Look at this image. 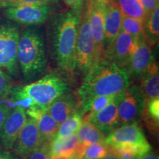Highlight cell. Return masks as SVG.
I'll list each match as a JSON object with an SVG mask.
<instances>
[{
	"mask_svg": "<svg viewBox=\"0 0 159 159\" xmlns=\"http://www.w3.org/2000/svg\"><path fill=\"white\" fill-rule=\"evenodd\" d=\"M117 94H111V95H104V96H99L91 101L89 105L88 110H87L86 115L91 116V115L99 112L102 109L107 106L109 103L112 102L117 96Z\"/></svg>",
	"mask_w": 159,
	"mask_h": 159,
	"instance_id": "28",
	"label": "cell"
},
{
	"mask_svg": "<svg viewBox=\"0 0 159 159\" xmlns=\"http://www.w3.org/2000/svg\"><path fill=\"white\" fill-rule=\"evenodd\" d=\"M103 159H120V158H117L116 156H114V155L109 153V154L108 155V156H107L106 157H105V158H104Z\"/></svg>",
	"mask_w": 159,
	"mask_h": 159,
	"instance_id": "38",
	"label": "cell"
},
{
	"mask_svg": "<svg viewBox=\"0 0 159 159\" xmlns=\"http://www.w3.org/2000/svg\"><path fill=\"white\" fill-rule=\"evenodd\" d=\"M26 114L36 122L42 142H51L56 136L59 125L49 114L48 110L31 108L27 109Z\"/></svg>",
	"mask_w": 159,
	"mask_h": 159,
	"instance_id": "17",
	"label": "cell"
},
{
	"mask_svg": "<svg viewBox=\"0 0 159 159\" xmlns=\"http://www.w3.org/2000/svg\"><path fill=\"white\" fill-rule=\"evenodd\" d=\"M139 39L122 30L105 52V58L110 60L119 67L127 70L131 57L136 50Z\"/></svg>",
	"mask_w": 159,
	"mask_h": 159,
	"instance_id": "10",
	"label": "cell"
},
{
	"mask_svg": "<svg viewBox=\"0 0 159 159\" xmlns=\"http://www.w3.org/2000/svg\"><path fill=\"white\" fill-rule=\"evenodd\" d=\"M130 85L128 71L104 58L93 66L85 74L84 80L77 91V101L80 114H86L95 97L124 92Z\"/></svg>",
	"mask_w": 159,
	"mask_h": 159,
	"instance_id": "1",
	"label": "cell"
},
{
	"mask_svg": "<svg viewBox=\"0 0 159 159\" xmlns=\"http://www.w3.org/2000/svg\"><path fill=\"white\" fill-rule=\"evenodd\" d=\"M124 16L134 18L145 23L148 13L139 0H115Z\"/></svg>",
	"mask_w": 159,
	"mask_h": 159,
	"instance_id": "23",
	"label": "cell"
},
{
	"mask_svg": "<svg viewBox=\"0 0 159 159\" xmlns=\"http://www.w3.org/2000/svg\"><path fill=\"white\" fill-rule=\"evenodd\" d=\"M109 154V148L105 142H98L85 146L80 159H103Z\"/></svg>",
	"mask_w": 159,
	"mask_h": 159,
	"instance_id": "26",
	"label": "cell"
},
{
	"mask_svg": "<svg viewBox=\"0 0 159 159\" xmlns=\"http://www.w3.org/2000/svg\"><path fill=\"white\" fill-rule=\"evenodd\" d=\"M122 13L115 2L105 5L104 18L105 55L114 43L119 33L122 31Z\"/></svg>",
	"mask_w": 159,
	"mask_h": 159,
	"instance_id": "16",
	"label": "cell"
},
{
	"mask_svg": "<svg viewBox=\"0 0 159 159\" xmlns=\"http://www.w3.org/2000/svg\"><path fill=\"white\" fill-rule=\"evenodd\" d=\"M78 139V148L77 154L81 156L85 146L98 142H105V135L91 122L90 119L85 116L79 130L77 133Z\"/></svg>",
	"mask_w": 159,
	"mask_h": 159,
	"instance_id": "20",
	"label": "cell"
},
{
	"mask_svg": "<svg viewBox=\"0 0 159 159\" xmlns=\"http://www.w3.org/2000/svg\"><path fill=\"white\" fill-rule=\"evenodd\" d=\"M124 93L125 91L117 94L112 102L109 103L107 106H105L99 112L91 116L85 115V116L90 119L91 122L105 135L109 134L116 128L120 126L118 115V105L124 95Z\"/></svg>",
	"mask_w": 159,
	"mask_h": 159,
	"instance_id": "14",
	"label": "cell"
},
{
	"mask_svg": "<svg viewBox=\"0 0 159 159\" xmlns=\"http://www.w3.org/2000/svg\"><path fill=\"white\" fill-rule=\"evenodd\" d=\"M27 116L26 109L24 108L16 106L11 109L0 134V142L4 149H13L19 132L27 118Z\"/></svg>",
	"mask_w": 159,
	"mask_h": 159,
	"instance_id": "13",
	"label": "cell"
},
{
	"mask_svg": "<svg viewBox=\"0 0 159 159\" xmlns=\"http://www.w3.org/2000/svg\"><path fill=\"white\" fill-rule=\"evenodd\" d=\"M79 142L77 134L55 137L50 142L52 156L69 157L76 154Z\"/></svg>",
	"mask_w": 159,
	"mask_h": 159,
	"instance_id": "21",
	"label": "cell"
},
{
	"mask_svg": "<svg viewBox=\"0 0 159 159\" xmlns=\"http://www.w3.org/2000/svg\"><path fill=\"white\" fill-rule=\"evenodd\" d=\"M148 142L138 122L122 125L105 137V143L108 147L130 146Z\"/></svg>",
	"mask_w": 159,
	"mask_h": 159,
	"instance_id": "12",
	"label": "cell"
},
{
	"mask_svg": "<svg viewBox=\"0 0 159 159\" xmlns=\"http://www.w3.org/2000/svg\"><path fill=\"white\" fill-rule=\"evenodd\" d=\"M79 108L77 98L70 92H66L57 97L49 105V114L56 121L58 125L61 124L66 119L77 112Z\"/></svg>",
	"mask_w": 159,
	"mask_h": 159,
	"instance_id": "18",
	"label": "cell"
},
{
	"mask_svg": "<svg viewBox=\"0 0 159 159\" xmlns=\"http://www.w3.org/2000/svg\"><path fill=\"white\" fill-rule=\"evenodd\" d=\"M144 104L145 99L139 85H130L118 105L120 125L138 122L142 118Z\"/></svg>",
	"mask_w": 159,
	"mask_h": 159,
	"instance_id": "7",
	"label": "cell"
},
{
	"mask_svg": "<svg viewBox=\"0 0 159 159\" xmlns=\"http://www.w3.org/2000/svg\"><path fill=\"white\" fill-rule=\"evenodd\" d=\"M153 58L152 49L145 40L144 36L139 38L136 50L131 57L130 63L127 69L130 77L140 79Z\"/></svg>",
	"mask_w": 159,
	"mask_h": 159,
	"instance_id": "15",
	"label": "cell"
},
{
	"mask_svg": "<svg viewBox=\"0 0 159 159\" xmlns=\"http://www.w3.org/2000/svg\"><path fill=\"white\" fill-rule=\"evenodd\" d=\"M139 80V87L145 100L159 98V70L155 57L152 60Z\"/></svg>",
	"mask_w": 159,
	"mask_h": 159,
	"instance_id": "19",
	"label": "cell"
},
{
	"mask_svg": "<svg viewBox=\"0 0 159 159\" xmlns=\"http://www.w3.org/2000/svg\"><path fill=\"white\" fill-rule=\"evenodd\" d=\"M139 1L148 13H150L157 5H158V2L156 0H139Z\"/></svg>",
	"mask_w": 159,
	"mask_h": 159,
	"instance_id": "34",
	"label": "cell"
},
{
	"mask_svg": "<svg viewBox=\"0 0 159 159\" xmlns=\"http://www.w3.org/2000/svg\"><path fill=\"white\" fill-rule=\"evenodd\" d=\"M142 117L149 130L158 132L159 125V98L145 100L144 108Z\"/></svg>",
	"mask_w": 159,
	"mask_h": 159,
	"instance_id": "24",
	"label": "cell"
},
{
	"mask_svg": "<svg viewBox=\"0 0 159 159\" xmlns=\"http://www.w3.org/2000/svg\"><path fill=\"white\" fill-rule=\"evenodd\" d=\"M68 91L69 86L66 80L52 73L24 86L13 87L10 95L13 107L47 110L57 97Z\"/></svg>",
	"mask_w": 159,
	"mask_h": 159,
	"instance_id": "3",
	"label": "cell"
},
{
	"mask_svg": "<svg viewBox=\"0 0 159 159\" xmlns=\"http://www.w3.org/2000/svg\"><path fill=\"white\" fill-rule=\"evenodd\" d=\"M55 0H5L0 2V7H8L22 5H50Z\"/></svg>",
	"mask_w": 159,
	"mask_h": 159,
	"instance_id": "31",
	"label": "cell"
},
{
	"mask_svg": "<svg viewBox=\"0 0 159 159\" xmlns=\"http://www.w3.org/2000/svg\"><path fill=\"white\" fill-rule=\"evenodd\" d=\"M17 62L24 79L31 81L41 76L47 66L44 40L39 31L27 29L20 35Z\"/></svg>",
	"mask_w": 159,
	"mask_h": 159,
	"instance_id": "4",
	"label": "cell"
},
{
	"mask_svg": "<svg viewBox=\"0 0 159 159\" xmlns=\"http://www.w3.org/2000/svg\"><path fill=\"white\" fill-rule=\"evenodd\" d=\"M50 142H42L35 149L27 159H50Z\"/></svg>",
	"mask_w": 159,
	"mask_h": 159,
	"instance_id": "30",
	"label": "cell"
},
{
	"mask_svg": "<svg viewBox=\"0 0 159 159\" xmlns=\"http://www.w3.org/2000/svg\"><path fill=\"white\" fill-rule=\"evenodd\" d=\"M42 143L36 122L27 117L19 132L13 150L21 159H27L32 152Z\"/></svg>",
	"mask_w": 159,
	"mask_h": 159,
	"instance_id": "11",
	"label": "cell"
},
{
	"mask_svg": "<svg viewBox=\"0 0 159 159\" xmlns=\"http://www.w3.org/2000/svg\"><path fill=\"white\" fill-rule=\"evenodd\" d=\"M83 120V115L80 114V111L75 112L59 125L58 130L55 137H62L77 134L82 125Z\"/></svg>",
	"mask_w": 159,
	"mask_h": 159,
	"instance_id": "25",
	"label": "cell"
},
{
	"mask_svg": "<svg viewBox=\"0 0 159 159\" xmlns=\"http://www.w3.org/2000/svg\"><path fill=\"white\" fill-rule=\"evenodd\" d=\"M3 1H5V0H0V2H3Z\"/></svg>",
	"mask_w": 159,
	"mask_h": 159,
	"instance_id": "40",
	"label": "cell"
},
{
	"mask_svg": "<svg viewBox=\"0 0 159 159\" xmlns=\"http://www.w3.org/2000/svg\"><path fill=\"white\" fill-rule=\"evenodd\" d=\"M91 1L98 4H101V5H107L112 2H114L115 0H91Z\"/></svg>",
	"mask_w": 159,
	"mask_h": 159,
	"instance_id": "37",
	"label": "cell"
},
{
	"mask_svg": "<svg viewBox=\"0 0 159 159\" xmlns=\"http://www.w3.org/2000/svg\"><path fill=\"white\" fill-rule=\"evenodd\" d=\"M81 16L69 10L57 16L51 30L52 55L66 76L76 71V43Z\"/></svg>",
	"mask_w": 159,
	"mask_h": 159,
	"instance_id": "2",
	"label": "cell"
},
{
	"mask_svg": "<svg viewBox=\"0 0 159 159\" xmlns=\"http://www.w3.org/2000/svg\"><path fill=\"white\" fill-rule=\"evenodd\" d=\"M0 159H21L16 153L10 152L9 150L0 149Z\"/></svg>",
	"mask_w": 159,
	"mask_h": 159,
	"instance_id": "35",
	"label": "cell"
},
{
	"mask_svg": "<svg viewBox=\"0 0 159 159\" xmlns=\"http://www.w3.org/2000/svg\"><path fill=\"white\" fill-rule=\"evenodd\" d=\"M67 159H80V158L79 156H77V155L74 154V155H72V156H69L68 158H67Z\"/></svg>",
	"mask_w": 159,
	"mask_h": 159,
	"instance_id": "39",
	"label": "cell"
},
{
	"mask_svg": "<svg viewBox=\"0 0 159 159\" xmlns=\"http://www.w3.org/2000/svg\"><path fill=\"white\" fill-rule=\"evenodd\" d=\"M19 38L17 27L12 25H0V69L13 77L19 73L17 49Z\"/></svg>",
	"mask_w": 159,
	"mask_h": 159,
	"instance_id": "5",
	"label": "cell"
},
{
	"mask_svg": "<svg viewBox=\"0 0 159 159\" xmlns=\"http://www.w3.org/2000/svg\"><path fill=\"white\" fill-rule=\"evenodd\" d=\"M144 39L150 47H154L159 39V6L148 13L144 23Z\"/></svg>",
	"mask_w": 159,
	"mask_h": 159,
	"instance_id": "22",
	"label": "cell"
},
{
	"mask_svg": "<svg viewBox=\"0 0 159 159\" xmlns=\"http://www.w3.org/2000/svg\"><path fill=\"white\" fill-rule=\"evenodd\" d=\"M105 5L89 0L86 12L94 47V65L105 58L104 18Z\"/></svg>",
	"mask_w": 159,
	"mask_h": 159,
	"instance_id": "8",
	"label": "cell"
},
{
	"mask_svg": "<svg viewBox=\"0 0 159 159\" xmlns=\"http://www.w3.org/2000/svg\"><path fill=\"white\" fill-rule=\"evenodd\" d=\"M51 11L50 5H22L6 7L7 19L23 25L33 26L44 23Z\"/></svg>",
	"mask_w": 159,
	"mask_h": 159,
	"instance_id": "9",
	"label": "cell"
},
{
	"mask_svg": "<svg viewBox=\"0 0 159 159\" xmlns=\"http://www.w3.org/2000/svg\"><path fill=\"white\" fill-rule=\"evenodd\" d=\"M137 159H159V156L158 154L152 152V151L148 152V153L142 155L140 157H139Z\"/></svg>",
	"mask_w": 159,
	"mask_h": 159,
	"instance_id": "36",
	"label": "cell"
},
{
	"mask_svg": "<svg viewBox=\"0 0 159 159\" xmlns=\"http://www.w3.org/2000/svg\"><path fill=\"white\" fill-rule=\"evenodd\" d=\"M156 2H159V0H156Z\"/></svg>",
	"mask_w": 159,
	"mask_h": 159,
	"instance_id": "41",
	"label": "cell"
},
{
	"mask_svg": "<svg viewBox=\"0 0 159 159\" xmlns=\"http://www.w3.org/2000/svg\"><path fill=\"white\" fill-rule=\"evenodd\" d=\"M94 62V47L86 10L83 12L76 43V69L86 74Z\"/></svg>",
	"mask_w": 159,
	"mask_h": 159,
	"instance_id": "6",
	"label": "cell"
},
{
	"mask_svg": "<svg viewBox=\"0 0 159 159\" xmlns=\"http://www.w3.org/2000/svg\"><path fill=\"white\" fill-rule=\"evenodd\" d=\"M63 2L71 11L82 15L86 0H63Z\"/></svg>",
	"mask_w": 159,
	"mask_h": 159,
	"instance_id": "32",
	"label": "cell"
},
{
	"mask_svg": "<svg viewBox=\"0 0 159 159\" xmlns=\"http://www.w3.org/2000/svg\"><path fill=\"white\" fill-rule=\"evenodd\" d=\"M122 30L132 36L139 39V38L144 36V22L134 18L123 16Z\"/></svg>",
	"mask_w": 159,
	"mask_h": 159,
	"instance_id": "27",
	"label": "cell"
},
{
	"mask_svg": "<svg viewBox=\"0 0 159 159\" xmlns=\"http://www.w3.org/2000/svg\"><path fill=\"white\" fill-rule=\"evenodd\" d=\"M11 111V107L4 104L2 102H0V134H1L4 123H5L6 119H7Z\"/></svg>",
	"mask_w": 159,
	"mask_h": 159,
	"instance_id": "33",
	"label": "cell"
},
{
	"mask_svg": "<svg viewBox=\"0 0 159 159\" xmlns=\"http://www.w3.org/2000/svg\"><path fill=\"white\" fill-rule=\"evenodd\" d=\"M13 88L11 75L0 69V98L7 97Z\"/></svg>",
	"mask_w": 159,
	"mask_h": 159,
	"instance_id": "29",
	"label": "cell"
}]
</instances>
